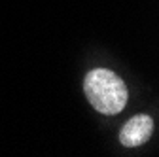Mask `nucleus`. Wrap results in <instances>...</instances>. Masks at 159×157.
Instances as JSON below:
<instances>
[{
	"label": "nucleus",
	"mask_w": 159,
	"mask_h": 157,
	"mask_svg": "<svg viewBox=\"0 0 159 157\" xmlns=\"http://www.w3.org/2000/svg\"><path fill=\"white\" fill-rule=\"evenodd\" d=\"M84 93L89 104L102 115L119 114L129 101L125 82L108 68H93L87 72L84 78Z\"/></svg>",
	"instance_id": "f257e3e1"
},
{
	"label": "nucleus",
	"mask_w": 159,
	"mask_h": 157,
	"mask_svg": "<svg viewBox=\"0 0 159 157\" xmlns=\"http://www.w3.org/2000/svg\"><path fill=\"white\" fill-rule=\"evenodd\" d=\"M153 132V119L148 114H136L121 127L119 142L125 148H138L150 140Z\"/></svg>",
	"instance_id": "f03ea898"
}]
</instances>
